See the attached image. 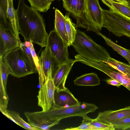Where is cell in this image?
Listing matches in <instances>:
<instances>
[{"label":"cell","mask_w":130,"mask_h":130,"mask_svg":"<svg viewBox=\"0 0 130 130\" xmlns=\"http://www.w3.org/2000/svg\"><path fill=\"white\" fill-rule=\"evenodd\" d=\"M83 117L82 123L78 126L76 127H71L64 129L66 130H97L96 128L90 124V118L87 115Z\"/></svg>","instance_id":"cell-27"},{"label":"cell","mask_w":130,"mask_h":130,"mask_svg":"<svg viewBox=\"0 0 130 130\" xmlns=\"http://www.w3.org/2000/svg\"><path fill=\"white\" fill-rule=\"evenodd\" d=\"M16 12L19 33L25 41L46 47L48 35L44 19L39 11L27 6L25 0H19Z\"/></svg>","instance_id":"cell-1"},{"label":"cell","mask_w":130,"mask_h":130,"mask_svg":"<svg viewBox=\"0 0 130 130\" xmlns=\"http://www.w3.org/2000/svg\"><path fill=\"white\" fill-rule=\"evenodd\" d=\"M21 42L11 32L0 27V57L20 46Z\"/></svg>","instance_id":"cell-13"},{"label":"cell","mask_w":130,"mask_h":130,"mask_svg":"<svg viewBox=\"0 0 130 130\" xmlns=\"http://www.w3.org/2000/svg\"><path fill=\"white\" fill-rule=\"evenodd\" d=\"M55 104L61 107H67L79 104L78 101L69 90L66 87L63 90H55L54 95Z\"/></svg>","instance_id":"cell-16"},{"label":"cell","mask_w":130,"mask_h":130,"mask_svg":"<svg viewBox=\"0 0 130 130\" xmlns=\"http://www.w3.org/2000/svg\"><path fill=\"white\" fill-rule=\"evenodd\" d=\"M61 0L63 1L64 0Z\"/></svg>","instance_id":"cell-41"},{"label":"cell","mask_w":130,"mask_h":130,"mask_svg":"<svg viewBox=\"0 0 130 130\" xmlns=\"http://www.w3.org/2000/svg\"><path fill=\"white\" fill-rule=\"evenodd\" d=\"M54 0H28L31 7L40 12H47Z\"/></svg>","instance_id":"cell-24"},{"label":"cell","mask_w":130,"mask_h":130,"mask_svg":"<svg viewBox=\"0 0 130 130\" xmlns=\"http://www.w3.org/2000/svg\"><path fill=\"white\" fill-rule=\"evenodd\" d=\"M103 27L120 37L126 36L130 39V20L118 12L109 9L103 10Z\"/></svg>","instance_id":"cell-5"},{"label":"cell","mask_w":130,"mask_h":130,"mask_svg":"<svg viewBox=\"0 0 130 130\" xmlns=\"http://www.w3.org/2000/svg\"><path fill=\"white\" fill-rule=\"evenodd\" d=\"M47 45L59 65L66 62L69 59L68 48L65 42L54 29L48 35Z\"/></svg>","instance_id":"cell-7"},{"label":"cell","mask_w":130,"mask_h":130,"mask_svg":"<svg viewBox=\"0 0 130 130\" xmlns=\"http://www.w3.org/2000/svg\"><path fill=\"white\" fill-rule=\"evenodd\" d=\"M130 116V106L116 110H109L100 112L96 120L109 124L115 121Z\"/></svg>","instance_id":"cell-14"},{"label":"cell","mask_w":130,"mask_h":130,"mask_svg":"<svg viewBox=\"0 0 130 130\" xmlns=\"http://www.w3.org/2000/svg\"><path fill=\"white\" fill-rule=\"evenodd\" d=\"M109 9L117 11L130 20V7L114 0H101Z\"/></svg>","instance_id":"cell-20"},{"label":"cell","mask_w":130,"mask_h":130,"mask_svg":"<svg viewBox=\"0 0 130 130\" xmlns=\"http://www.w3.org/2000/svg\"><path fill=\"white\" fill-rule=\"evenodd\" d=\"M55 87L51 68L47 77L42 87L40 88L37 95L38 105L42 111H46L50 109L55 104L54 95Z\"/></svg>","instance_id":"cell-8"},{"label":"cell","mask_w":130,"mask_h":130,"mask_svg":"<svg viewBox=\"0 0 130 130\" xmlns=\"http://www.w3.org/2000/svg\"><path fill=\"white\" fill-rule=\"evenodd\" d=\"M128 6H129L130 7V4H128Z\"/></svg>","instance_id":"cell-39"},{"label":"cell","mask_w":130,"mask_h":130,"mask_svg":"<svg viewBox=\"0 0 130 130\" xmlns=\"http://www.w3.org/2000/svg\"><path fill=\"white\" fill-rule=\"evenodd\" d=\"M38 58L40 68L38 73L39 83L42 84L46 79L50 69H52V76L58 68L59 64L47 45L42 51Z\"/></svg>","instance_id":"cell-10"},{"label":"cell","mask_w":130,"mask_h":130,"mask_svg":"<svg viewBox=\"0 0 130 130\" xmlns=\"http://www.w3.org/2000/svg\"><path fill=\"white\" fill-rule=\"evenodd\" d=\"M98 107L93 104L85 102L80 104L67 107H61L57 106L54 104L52 107L46 111H42L33 112L49 119L60 120L74 117H83L87 115L88 113L94 112Z\"/></svg>","instance_id":"cell-4"},{"label":"cell","mask_w":130,"mask_h":130,"mask_svg":"<svg viewBox=\"0 0 130 130\" xmlns=\"http://www.w3.org/2000/svg\"><path fill=\"white\" fill-rule=\"evenodd\" d=\"M98 35L101 36L105 40L107 45L124 57L130 65V50L125 48L119 45L100 32Z\"/></svg>","instance_id":"cell-21"},{"label":"cell","mask_w":130,"mask_h":130,"mask_svg":"<svg viewBox=\"0 0 130 130\" xmlns=\"http://www.w3.org/2000/svg\"><path fill=\"white\" fill-rule=\"evenodd\" d=\"M8 0H0V4H1L5 10L7 12L8 6Z\"/></svg>","instance_id":"cell-35"},{"label":"cell","mask_w":130,"mask_h":130,"mask_svg":"<svg viewBox=\"0 0 130 130\" xmlns=\"http://www.w3.org/2000/svg\"><path fill=\"white\" fill-rule=\"evenodd\" d=\"M72 45L78 55L92 62H105L110 57L105 48L97 44L85 32L79 29H77L75 38Z\"/></svg>","instance_id":"cell-2"},{"label":"cell","mask_w":130,"mask_h":130,"mask_svg":"<svg viewBox=\"0 0 130 130\" xmlns=\"http://www.w3.org/2000/svg\"><path fill=\"white\" fill-rule=\"evenodd\" d=\"M100 79L94 73H87L77 77L74 80L75 84L78 86H94L100 84Z\"/></svg>","instance_id":"cell-19"},{"label":"cell","mask_w":130,"mask_h":130,"mask_svg":"<svg viewBox=\"0 0 130 130\" xmlns=\"http://www.w3.org/2000/svg\"><path fill=\"white\" fill-rule=\"evenodd\" d=\"M63 6L76 20L75 27H82L85 7V0H64Z\"/></svg>","instance_id":"cell-11"},{"label":"cell","mask_w":130,"mask_h":130,"mask_svg":"<svg viewBox=\"0 0 130 130\" xmlns=\"http://www.w3.org/2000/svg\"><path fill=\"white\" fill-rule=\"evenodd\" d=\"M103 10L99 0H85L82 27L98 34L103 27Z\"/></svg>","instance_id":"cell-6"},{"label":"cell","mask_w":130,"mask_h":130,"mask_svg":"<svg viewBox=\"0 0 130 130\" xmlns=\"http://www.w3.org/2000/svg\"><path fill=\"white\" fill-rule=\"evenodd\" d=\"M0 107L6 109L7 107L9 98L6 90L4 86L2 79L0 77Z\"/></svg>","instance_id":"cell-29"},{"label":"cell","mask_w":130,"mask_h":130,"mask_svg":"<svg viewBox=\"0 0 130 130\" xmlns=\"http://www.w3.org/2000/svg\"><path fill=\"white\" fill-rule=\"evenodd\" d=\"M127 3H128V4H130V0H126Z\"/></svg>","instance_id":"cell-38"},{"label":"cell","mask_w":130,"mask_h":130,"mask_svg":"<svg viewBox=\"0 0 130 130\" xmlns=\"http://www.w3.org/2000/svg\"><path fill=\"white\" fill-rule=\"evenodd\" d=\"M31 54L36 66L38 73H39L40 71V66L39 62L38 57L37 56L34 48L33 43H32L30 46Z\"/></svg>","instance_id":"cell-33"},{"label":"cell","mask_w":130,"mask_h":130,"mask_svg":"<svg viewBox=\"0 0 130 130\" xmlns=\"http://www.w3.org/2000/svg\"><path fill=\"white\" fill-rule=\"evenodd\" d=\"M65 20V16L58 9L56 8L55 11L54 29L63 40L68 44Z\"/></svg>","instance_id":"cell-18"},{"label":"cell","mask_w":130,"mask_h":130,"mask_svg":"<svg viewBox=\"0 0 130 130\" xmlns=\"http://www.w3.org/2000/svg\"><path fill=\"white\" fill-rule=\"evenodd\" d=\"M128 6V3L126 0H114Z\"/></svg>","instance_id":"cell-36"},{"label":"cell","mask_w":130,"mask_h":130,"mask_svg":"<svg viewBox=\"0 0 130 130\" xmlns=\"http://www.w3.org/2000/svg\"><path fill=\"white\" fill-rule=\"evenodd\" d=\"M11 73V70L7 64L4 61L3 57H0V77L6 90L7 78Z\"/></svg>","instance_id":"cell-26"},{"label":"cell","mask_w":130,"mask_h":130,"mask_svg":"<svg viewBox=\"0 0 130 130\" xmlns=\"http://www.w3.org/2000/svg\"><path fill=\"white\" fill-rule=\"evenodd\" d=\"M111 124L115 129L124 130L130 128V116L116 120Z\"/></svg>","instance_id":"cell-28"},{"label":"cell","mask_w":130,"mask_h":130,"mask_svg":"<svg viewBox=\"0 0 130 130\" xmlns=\"http://www.w3.org/2000/svg\"><path fill=\"white\" fill-rule=\"evenodd\" d=\"M77 61L69 59L65 63L59 65L52 76L55 90L59 91L65 89V84L68 75L73 64Z\"/></svg>","instance_id":"cell-12"},{"label":"cell","mask_w":130,"mask_h":130,"mask_svg":"<svg viewBox=\"0 0 130 130\" xmlns=\"http://www.w3.org/2000/svg\"><path fill=\"white\" fill-rule=\"evenodd\" d=\"M24 113L27 118L28 123L40 130H49L52 127L58 124L60 121L47 119L33 112H26Z\"/></svg>","instance_id":"cell-15"},{"label":"cell","mask_w":130,"mask_h":130,"mask_svg":"<svg viewBox=\"0 0 130 130\" xmlns=\"http://www.w3.org/2000/svg\"><path fill=\"white\" fill-rule=\"evenodd\" d=\"M90 124L94 126L97 130H114L112 125L99 121L94 119L90 118Z\"/></svg>","instance_id":"cell-30"},{"label":"cell","mask_w":130,"mask_h":130,"mask_svg":"<svg viewBox=\"0 0 130 130\" xmlns=\"http://www.w3.org/2000/svg\"><path fill=\"white\" fill-rule=\"evenodd\" d=\"M0 27L9 31L7 13L1 4H0Z\"/></svg>","instance_id":"cell-31"},{"label":"cell","mask_w":130,"mask_h":130,"mask_svg":"<svg viewBox=\"0 0 130 130\" xmlns=\"http://www.w3.org/2000/svg\"><path fill=\"white\" fill-rule=\"evenodd\" d=\"M3 58L13 76L19 78L38 72L20 45L7 52Z\"/></svg>","instance_id":"cell-3"},{"label":"cell","mask_w":130,"mask_h":130,"mask_svg":"<svg viewBox=\"0 0 130 130\" xmlns=\"http://www.w3.org/2000/svg\"><path fill=\"white\" fill-rule=\"evenodd\" d=\"M10 0H8V1H9H9Z\"/></svg>","instance_id":"cell-40"},{"label":"cell","mask_w":130,"mask_h":130,"mask_svg":"<svg viewBox=\"0 0 130 130\" xmlns=\"http://www.w3.org/2000/svg\"><path fill=\"white\" fill-rule=\"evenodd\" d=\"M20 46L27 55L33 66L37 71L36 67L31 54L30 46L29 47H26L24 45L23 43L21 42V43Z\"/></svg>","instance_id":"cell-32"},{"label":"cell","mask_w":130,"mask_h":130,"mask_svg":"<svg viewBox=\"0 0 130 130\" xmlns=\"http://www.w3.org/2000/svg\"><path fill=\"white\" fill-rule=\"evenodd\" d=\"M80 61L102 71L111 78L117 80L130 91V77L115 69L107 63L103 62H94L83 57L80 58Z\"/></svg>","instance_id":"cell-9"},{"label":"cell","mask_w":130,"mask_h":130,"mask_svg":"<svg viewBox=\"0 0 130 130\" xmlns=\"http://www.w3.org/2000/svg\"><path fill=\"white\" fill-rule=\"evenodd\" d=\"M105 62L130 77V65L129 64L115 59L110 57Z\"/></svg>","instance_id":"cell-23"},{"label":"cell","mask_w":130,"mask_h":130,"mask_svg":"<svg viewBox=\"0 0 130 130\" xmlns=\"http://www.w3.org/2000/svg\"><path fill=\"white\" fill-rule=\"evenodd\" d=\"M7 13L9 31L20 40L18 21L16 10L13 7V0H10L9 2Z\"/></svg>","instance_id":"cell-17"},{"label":"cell","mask_w":130,"mask_h":130,"mask_svg":"<svg viewBox=\"0 0 130 130\" xmlns=\"http://www.w3.org/2000/svg\"><path fill=\"white\" fill-rule=\"evenodd\" d=\"M65 16L68 44L69 46H70L72 45L75 40L77 34V29H75V25H74L69 16L66 15Z\"/></svg>","instance_id":"cell-25"},{"label":"cell","mask_w":130,"mask_h":130,"mask_svg":"<svg viewBox=\"0 0 130 130\" xmlns=\"http://www.w3.org/2000/svg\"><path fill=\"white\" fill-rule=\"evenodd\" d=\"M7 114L12 119V121L25 129L29 130H40L38 128L33 126L25 121L20 117L19 113L6 109Z\"/></svg>","instance_id":"cell-22"},{"label":"cell","mask_w":130,"mask_h":130,"mask_svg":"<svg viewBox=\"0 0 130 130\" xmlns=\"http://www.w3.org/2000/svg\"><path fill=\"white\" fill-rule=\"evenodd\" d=\"M24 45L26 47H29L31 46V42L29 41H25L24 42H23Z\"/></svg>","instance_id":"cell-37"},{"label":"cell","mask_w":130,"mask_h":130,"mask_svg":"<svg viewBox=\"0 0 130 130\" xmlns=\"http://www.w3.org/2000/svg\"><path fill=\"white\" fill-rule=\"evenodd\" d=\"M105 80L108 84L116 86L118 87L122 85L117 80L112 78L105 79Z\"/></svg>","instance_id":"cell-34"}]
</instances>
